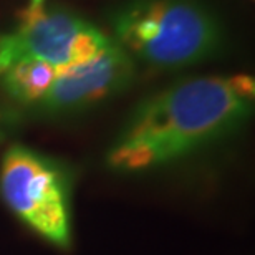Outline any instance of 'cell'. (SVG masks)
<instances>
[{
	"instance_id": "obj_8",
	"label": "cell",
	"mask_w": 255,
	"mask_h": 255,
	"mask_svg": "<svg viewBox=\"0 0 255 255\" xmlns=\"http://www.w3.org/2000/svg\"><path fill=\"white\" fill-rule=\"evenodd\" d=\"M45 2H47V0H28V5L25 8L27 10H38V8H42L43 5H47Z\"/></svg>"
},
{
	"instance_id": "obj_7",
	"label": "cell",
	"mask_w": 255,
	"mask_h": 255,
	"mask_svg": "<svg viewBox=\"0 0 255 255\" xmlns=\"http://www.w3.org/2000/svg\"><path fill=\"white\" fill-rule=\"evenodd\" d=\"M8 123H10V120L7 118V116H3L2 113H0V139H3L5 132H7Z\"/></svg>"
},
{
	"instance_id": "obj_5",
	"label": "cell",
	"mask_w": 255,
	"mask_h": 255,
	"mask_svg": "<svg viewBox=\"0 0 255 255\" xmlns=\"http://www.w3.org/2000/svg\"><path fill=\"white\" fill-rule=\"evenodd\" d=\"M134 78L136 62L111 38L93 58L60 70L35 106L45 116L76 115L129 88Z\"/></svg>"
},
{
	"instance_id": "obj_2",
	"label": "cell",
	"mask_w": 255,
	"mask_h": 255,
	"mask_svg": "<svg viewBox=\"0 0 255 255\" xmlns=\"http://www.w3.org/2000/svg\"><path fill=\"white\" fill-rule=\"evenodd\" d=\"M110 27L134 62L162 71L206 62L226 43L224 22L206 0H126Z\"/></svg>"
},
{
	"instance_id": "obj_6",
	"label": "cell",
	"mask_w": 255,
	"mask_h": 255,
	"mask_svg": "<svg viewBox=\"0 0 255 255\" xmlns=\"http://www.w3.org/2000/svg\"><path fill=\"white\" fill-rule=\"evenodd\" d=\"M58 70L42 60L22 58L0 73V88L22 106H35L53 85Z\"/></svg>"
},
{
	"instance_id": "obj_3",
	"label": "cell",
	"mask_w": 255,
	"mask_h": 255,
	"mask_svg": "<svg viewBox=\"0 0 255 255\" xmlns=\"http://www.w3.org/2000/svg\"><path fill=\"white\" fill-rule=\"evenodd\" d=\"M0 197L45 241L70 246V176L60 162L27 146H10L0 159Z\"/></svg>"
},
{
	"instance_id": "obj_1",
	"label": "cell",
	"mask_w": 255,
	"mask_h": 255,
	"mask_svg": "<svg viewBox=\"0 0 255 255\" xmlns=\"http://www.w3.org/2000/svg\"><path fill=\"white\" fill-rule=\"evenodd\" d=\"M255 81L249 75L187 78L147 96L108 151L116 171L171 164L231 134L249 120Z\"/></svg>"
},
{
	"instance_id": "obj_4",
	"label": "cell",
	"mask_w": 255,
	"mask_h": 255,
	"mask_svg": "<svg viewBox=\"0 0 255 255\" xmlns=\"http://www.w3.org/2000/svg\"><path fill=\"white\" fill-rule=\"evenodd\" d=\"M110 42L103 30L66 7L23 8L15 27L0 32V73L22 58L42 60L60 71L93 58Z\"/></svg>"
}]
</instances>
